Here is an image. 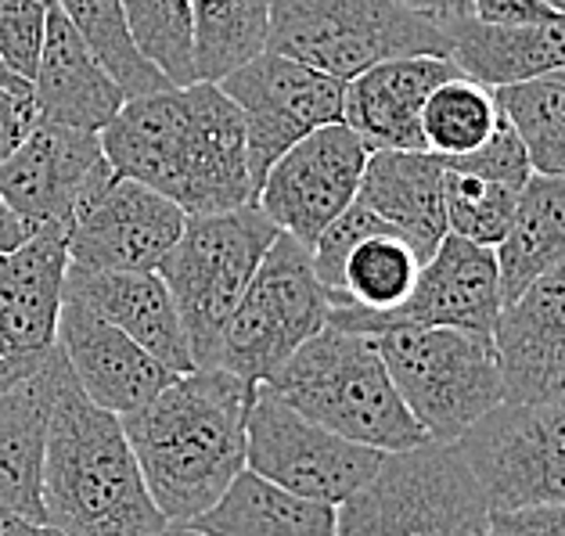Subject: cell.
Listing matches in <instances>:
<instances>
[{
	"mask_svg": "<svg viewBox=\"0 0 565 536\" xmlns=\"http://www.w3.org/2000/svg\"><path fill=\"white\" fill-rule=\"evenodd\" d=\"M102 148L116 176L159 191L188 216L256 202L245 122L220 84L167 87L122 101L102 130Z\"/></svg>",
	"mask_w": 565,
	"mask_h": 536,
	"instance_id": "1",
	"label": "cell"
},
{
	"mask_svg": "<svg viewBox=\"0 0 565 536\" xmlns=\"http://www.w3.org/2000/svg\"><path fill=\"white\" fill-rule=\"evenodd\" d=\"M253 400V382L224 367H191L119 418L151 501L170 526L210 512L245 472Z\"/></svg>",
	"mask_w": 565,
	"mask_h": 536,
	"instance_id": "2",
	"label": "cell"
},
{
	"mask_svg": "<svg viewBox=\"0 0 565 536\" xmlns=\"http://www.w3.org/2000/svg\"><path fill=\"white\" fill-rule=\"evenodd\" d=\"M44 518L65 536H156L170 526L151 501L113 410L90 404L62 356L44 450Z\"/></svg>",
	"mask_w": 565,
	"mask_h": 536,
	"instance_id": "3",
	"label": "cell"
},
{
	"mask_svg": "<svg viewBox=\"0 0 565 536\" xmlns=\"http://www.w3.org/2000/svg\"><path fill=\"white\" fill-rule=\"evenodd\" d=\"M264 386L299 415L361 447L396 453L425 443L422 425L393 386L375 335L324 324Z\"/></svg>",
	"mask_w": 565,
	"mask_h": 536,
	"instance_id": "4",
	"label": "cell"
},
{
	"mask_svg": "<svg viewBox=\"0 0 565 536\" xmlns=\"http://www.w3.org/2000/svg\"><path fill=\"white\" fill-rule=\"evenodd\" d=\"M278 235V224L256 202L184 219L181 238L156 270L177 302L195 367H216L231 313Z\"/></svg>",
	"mask_w": 565,
	"mask_h": 536,
	"instance_id": "5",
	"label": "cell"
},
{
	"mask_svg": "<svg viewBox=\"0 0 565 536\" xmlns=\"http://www.w3.org/2000/svg\"><path fill=\"white\" fill-rule=\"evenodd\" d=\"M490 507L454 443L385 453L375 475L335 507V536H472Z\"/></svg>",
	"mask_w": 565,
	"mask_h": 536,
	"instance_id": "6",
	"label": "cell"
},
{
	"mask_svg": "<svg viewBox=\"0 0 565 536\" xmlns=\"http://www.w3.org/2000/svg\"><path fill=\"white\" fill-rule=\"evenodd\" d=\"M390 378L411 418L433 443H458L504 400L493 332L476 328H404L375 335Z\"/></svg>",
	"mask_w": 565,
	"mask_h": 536,
	"instance_id": "7",
	"label": "cell"
},
{
	"mask_svg": "<svg viewBox=\"0 0 565 536\" xmlns=\"http://www.w3.org/2000/svg\"><path fill=\"white\" fill-rule=\"evenodd\" d=\"M267 51L296 58L335 79L404 54H444V25L404 8L399 0H270Z\"/></svg>",
	"mask_w": 565,
	"mask_h": 536,
	"instance_id": "8",
	"label": "cell"
},
{
	"mask_svg": "<svg viewBox=\"0 0 565 536\" xmlns=\"http://www.w3.org/2000/svg\"><path fill=\"white\" fill-rule=\"evenodd\" d=\"M328 310L332 302L313 274L310 249L281 231L231 313L216 367L264 386L302 342L328 324Z\"/></svg>",
	"mask_w": 565,
	"mask_h": 536,
	"instance_id": "9",
	"label": "cell"
},
{
	"mask_svg": "<svg viewBox=\"0 0 565 536\" xmlns=\"http://www.w3.org/2000/svg\"><path fill=\"white\" fill-rule=\"evenodd\" d=\"M490 512L565 504V396L487 410L458 443Z\"/></svg>",
	"mask_w": 565,
	"mask_h": 536,
	"instance_id": "10",
	"label": "cell"
},
{
	"mask_svg": "<svg viewBox=\"0 0 565 536\" xmlns=\"http://www.w3.org/2000/svg\"><path fill=\"white\" fill-rule=\"evenodd\" d=\"M245 432H249L245 469L278 483L281 490L332 507H339L353 490H361L385 458L382 450L361 447L299 415L267 386H256Z\"/></svg>",
	"mask_w": 565,
	"mask_h": 536,
	"instance_id": "11",
	"label": "cell"
},
{
	"mask_svg": "<svg viewBox=\"0 0 565 536\" xmlns=\"http://www.w3.org/2000/svg\"><path fill=\"white\" fill-rule=\"evenodd\" d=\"M220 90L242 112L249 173L253 187L259 191L267 170L296 141L328 127V122H342V90H347V84L321 73V68L264 51L220 79Z\"/></svg>",
	"mask_w": 565,
	"mask_h": 536,
	"instance_id": "12",
	"label": "cell"
},
{
	"mask_svg": "<svg viewBox=\"0 0 565 536\" xmlns=\"http://www.w3.org/2000/svg\"><path fill=\"white\" fill-rule=\"evenodd\" d=\"M501 310L504 299L493 249L461 235H447L422 264L415 288L399 307L382 313L332 307L328 310V324L361 335L404 332V328H476V332H493Z\"/></svg>",
	"mask_w": 565,
	"mask_h": 536,
	"instance_id": "13",
	"label": "cell"
},
{
	"mask_svg": "<svg viewBox=\"0 0 565 536\" xmlns=\"http://www.w3.org/2000/svg\"><path fill=\"white\" fill-rule=\"evenodd\" d=\"M108 176L113 167L105 159L102 133L36 119L22 144L0 162V199L30 235L36 231L65 235L79 202Z\"/></svg>",
	"mask_w": 565,
	"mask_h": 536,
	"instance_id": "14",
	"label": "cell"
},
{
	"mask_svg": "<svg viewBox=\"0 0 565 536\" xmlns=\"http://www.w3.org/2000/svg\"><path fill=\"white\" fill-rule=\"evenodd\" d=\"M367 156L371 148L347 122H328L274 162L259 181L256 205L278 231L310 249L321 231L356 199Z\"/></svg>",
	"mask_w": 565,
	"mask_h": 536,
	"instance_id": "15",
	"label": "cell"
},
{
	"mask_svg": "<svg viewBox=\"0 0 565 536\" xmlns=\"http://www.w3.org/2000/svg\"><path fill=\"white\" fill-rule=\"evenodd\" d=\"M188 213L130 176H108L79 202L65 231V259L84 270H156L181 238Z\"/></svg>",
	"mask_w": 565,
	"mask_h": 536,
	"instance_id": "16",
	"label": "cell"
},
{
	"mask_svg": "<svg viewBox=\"0 0 565 536\" xmlns=\"http://www.w3.org/2000/svg\"><path fill=\"white\" fill-rule=\"evenodd\" d=\"M65 267L62 231H36L0 253V393L36 375L58 346Z\"/></svg>",
	"mask_w": 565,
	"mask_h": 536,
	"instance_id": "17",
	"label": "cell"
},
{
	"mask_svg": "<svg viewBox=\"0 0 565 536\" xmlns=\"http://www.w3.org/2000/svg\"><path fill=\"white\" fill-rule=\"evenodd\" d=\"M501 389L512 404L565 396V259L533 278L493 324Z\"/></svg>",
	"mask_w": 565,
	"mask_h": 536,
	"instance_id": "18",
	"label": "cell"
},
{
	"mask_svg": "<svg viewBox=\"0 0 565 536\" xmlns=\"http://www.w3.org/2000/svg\"><path fill=\"white\" fill-rule=\"evenodd\" d=\"M54 339H58V353L65 356L87 400L119 418L145 407L151 396L177 378V371L156 361L130 335H122L119 328L94 318L90 310L76 307V302H62L58 335Z\"/></svg>",
	"mask_w": 565,
	"mask_h": 536,
	"instance_id": "19",
	"label": "cell"
},
{
	"mask_svg": "<svg viewBox=\"0 0 565 536\" xmlns=\"http://www.w3.org/2000/svg\"><path fill=\"white\" fill-rule=\"evenodd\" d=\"M461 68L444 54H404L347 79L342 122L371 151H429L422 137V108L444 79Z\"/></svg>",
	"mask_w": 565,
	"mask_h": 536,
	"instance_id": "20",
	"label": "cell"
},
{
	"mask_svg": "<svg viewBox=\"0 0 565 536\" xmlns=\"http://www.w3.org/2000/svg\"><path fill=\"white\" fill-rule=\"evenodd\" d=\"M62 302H76L94 318L119 328L177 375L195 367L181 313L159 270H84L68 264L62 278Z\"/></svg>",
	"mask_w": 565,
	"mask_h": 536,
	"instance_id": "21",
	"label": "cell"
},
{
	"mask_svg": "<svg viewBox=\"0 0 565 536\" xmlns=\"http://www.w3.org/2000/svg\"><path fill=\"white\" fill-rule=\"evenodd\" d=\"M30 84L36 119L87 133H102L127 101L58 4L47 8L44 51H40V65Z\"/></svg>",
	"mask_w": 565,
	"mask_h": 536,
	"instance_id": "22",
	"label": "cell"
},
{
	"mask_svg": "<svg viewBox=\"0 0 565 536\" xmlns=\"http://www.w3.org/2000/svg\"><path fill=\"white\" fill-rule=\"evenodd\" d=\"M356 202L382 216L422 259L444 242V159L436 151H371L356 187Z\"/></svg>",
	"mask_w": 565,
	"mask_h": 536,
	"instance_id": "23",
	"label": "cell"
},
{
	"mask_svg": "<svg viewBox=\"0 0 565 536\" xmlns=\"http://www.w3.org/2000/svg\"><path fill=\"white\" fill-rule=\"evenodd\" d=\"M62 375V353L54 346L51 361L8 393H0V512L22 518H44V450L47 415L54 386Z\"/></svg>",
	"mask_w": 565,
	"mask_h": 536,
	"instance_id": "24",
	"label": "cell"
},
{
	"mask_svg": "<svg viewBox=\"0 0 565 536\" xmlns=\"http://www.w3.org/2000/svg\"><path fill=\"white\" fill-rule=\"evenodd\" d=\"M444 33L450 62L490 90L551 76L565 65V15L526 25H487L468 15L444 25Z\"/></svg>",
	"mask_w": 565,
	"mask_h": 536,
	"instance_id": "25",
	"label": "cell"
},
{
	"mask_svg": "<svg viewBox=\"0 0 565 536\" xmlns=\"http://www.w3.org/2000/svg\"><path fill=\"white\" fill-rule=\"evenodd\" d=\"M188 526L205 536H335V507L245 469L224 497Z\"/></svg>",
	"mask_w": 565,
	"mask_h": 536,
	"instance_id": "26",
	"label": "cell"
},
{
	"mask_svg": "<svg viewBox=\"0 0 565 536\" xmlns=\"http://www.w3.org/2000/svg\"><path fill=\"white\" fill-rule=\"evenodd\" d=\"M493 256H498L504 307L519 299L533 278L565 259V176H530L519 191L512 227Z\"/></svg>",
	"mask_w": 565,
	"mask_h": 536,
	"instance_id": "27",
	"label": "cell"
},
{
	"mask_svg": "<svg viewBox=\"0 0 565 536\" xmlns=\"http://www.w3.org/2000/svg\"><path fill=\"white\" fill-rule=\"evenodd\" d=\"M422 264L425 259L415 253V245L399 238L393 227L367 231L342 256L328 302L356 313L393 310L411 296Z\"/></svg>",
	"mask_w": 565,
	"mask_h": 536,
	"instance_id": "28",
	"label": "cell"
},
{
	"mask_svg": "<svg viewBox=\"0 0 565 536\" xmlns=\"http://www.w3.org/2000/svg\"><path fill=\"white\" fill-rule=\"evenodd\" d=\"M270 0H191L195 84H220L267 51Z\"/></svg>",
	"mask_w": 565,
	"mask_h": 536,
	"instance_id": "29",
	"label": "cell"
},
{
	"mask_svg": "<svg viewBox=\"0 0 565 536\" xmlns=\"http://www.w3.org/2000/svg\"><path fill=\"white\" fill-rule=\"evenodd\" d=\"M54 4L62 8V15L79 33L87 51L102 62L105 73L116 79L127 101L170 87L167 76L134 44L122 0H54Z\"/></svg>",
	"mask_w": 565,
	"mask_h": 536,
	"instance_id": "30",
	"label": "cell"
},
{
	"mask_svg": "<svg viewBox=\"0 0 565 536\" xmlns=\"http://www.w3.org/2000/svg\"><path fill=\"white\" fill-rule=\"evenodd\" d=\"M498 122H501L498 94L476 84V79H468L465 73L444 79L422 108L425 148L444 159L476 151L498 130Z\"/></svg>",
	"mask_w": 565,
	"mask_h": 536,
	"instance_id": "31",
	"label": "cell"
},
{
	"mask_svg": "<svg viewBox=\"0 0 565 536\" xmlns=\"http://www.w3.org/2000/svg\"><path fill=\"white\" fill-rule=\"evenodd\" d=\"M498 105L512 122L530 170L544 176H565V84L555 76L522 79L512 87H498Z\"/></svg>",
	"mask_w": 565,
	"mask_h": 536,
	"instance_id": "32",
	"label": "cell"
},
{
	"mask_svg": "<svg viewBox=\"0 0 565 536\" xmlns=\"http://www.w3.org/2000/svg\"><path fill=\"white\" fill-rule=\"evenodd\" d=\"M444 159V156H439ZM519 191L512 184H501L493 176H482L472 170H458L444 162V213L447 231L461 235L487 249H498L501 238L512 227Z\"/></svg>",
	"mask_w": 565,
	"mask_h": 536,
	"instance_id": "33",
	"label": "cell"
},
{
	"mask_svg": "<svg viewBox=\"0 0 565 536\" xmlns=\"http://www.w3.org/2000/svg\"><path fill=\"white\" fill-rule=\"evenodd\" d=\"M127 25L141 54L170 87L195 84L191 62V0H122Z\"/></svg>",
	"mask_w": 565,
	"mask_h": 536,
	"instance_id": "34",
	"label": "cell"
},
{
	"mask_svg": "<svg viewBox=\"0 0 565 536\" xmlns=\"http://www.w3.org/2000/svg\"><path fill=\"white\" fill-rule=\"evenodd\" d=\"M51 4L47 0H0V62L22 79L36 76Z\"/></svg>",
	"mask_w": 565,
	"mask_h": 536,
	"instance_id": "35",
	"label": "cell"
},
{
	"mask_svg": "<svg viewBox=\"0 0 565 536\" xmlns=\"http://www.w3.org/2000/svg\"><path fill=\"white\" fill-rule=\"evenodd\" d=\"M482 536H565V504H533L490 512Z\"/></svg>",
	"mask_w": 565,
	"mask_h": 536,
	"instance_id": "36",
	"label": "cell"
},
{
	"mask_svg": "<svg viewBox=\"0 0 565 536\" xmlns=\"http://www.w3.org/2000/svg\"><path fill=\"white\" fill-rule=\"evenodd\" d=\"M555 15L562 11L547 8L544 0H472V19L487 25H526Z\"/></svg>",
	"mask_w": 565,
	"mask_h": 536,
	"instance_id": "37",
	"label": "cell"
},
{
	"mask_svg": "<svg viewBox=\"0 0 565 536\" xmlns=\"http://www.w3.org/2000/svg\"><path fill=\"white\" fill-rule=\"evenodd\" d=\"M33 122H36V112H33L30 98H19V94H11V90H0V162L22 144V137L30 133Z\"/></svg>",
	"mask_w": 565,
	"mask_h": 536,
	"instance_id": "38",
	"label": "cell"
},
{
	"mask_svg": "<svg viewBox=\"0 0 565 536\" xmlns=\"http://www.w3.org/2000/svg\"><path fill=\"white\" fill-rule=\"evenodd\" d=\"M399 4L418 11L425 19H433L436 25H450L472 15V0H399Z\"/></svg>",
	"mask_w": 565,
	"mask_h": 536,
	"instance_id": "39",
	"label": "cell"
},
{
	"mask_svg": "<svg viewBox=\"0 0 565 536\" xmlns=\"http://www.w3.org/2000/svg\"><path fill=\"white\" fill-rule=\"evenodd\" d=\"M0 536H65V533L54 529L51 522H36V518L0 512Z\"/></svg>",
	"mask_w": 565,
	"mask_h": 536,
	"instance_id": "40",
	"label": "cell"
},
{
	"mask_svg": "<svg viewBox=\"0 0 565 536\" xmlns=\"http://www.w3.org/2000/svg\"><path fill=\"white\" fill-rule=\"evenodd\" d=\"M30 238V231L22 227V219L15 216L4 205V199H0V253H11V249H19V245Z\"/></svg>",
	"mask_w": 565,
	"mask_h": 536,
	"instance_id": "41",
	"label": "cell"
},
{
	"mask_svg": "<svg viewBox=\"0 0 565 536\" xmlns=\"http://www.w3.org/2000/svg\"><path fill=\"white\" fill-rule=\"evenodd\" d=\"M0 90H11V94H19V98H30L33 101V84H30V79H22V76L11 73L4 62H0Z\"/></svg>",
	"mask_w": 565,
	"mask_h": 536,
	"instance_id": "42",
	"label": "cell"
},
{
	"mask_svg": "<svg viewBox=\"0 0 565 536\" xmlns=\"http://www.w3.org/2000/svg\"><path fill=\"white\" fill-rule=\"evenodd\" d=\"M156 536H205V533H199L195 526H167V529L156 533Z\"/></svg>",
	"mask_w": 565,
	"mask_h": 536,
	"instance_id": "43",
	"label": "cell"
},
{
	"mask_svg": "<svg viewBox=\"0 0 565 536\" xmlns=\"http://www.w3.org/2000/svg\"><path fill=\"white\" fill-rule=\"evenodd\" d=\"M544 4H547V8H555V11H562V15H565V0H544Z\"/></svg>",
	"mask_w": 565,
	"mask_h": 536,
	"instance_id": "44",
	"label": "cell"
},
{
	"mask_svg": "<svg viewBox=\"0 0 565 536\" xmlns=\"http://www.w3.org/2000/svg\"><path fill=\"white\" fill-rule=\"evenodd\" d=\"M551 76H555V79H562V84H565V65L558 68V73H551Z\"/></svg>",
	"mask_w": 565,
	"mask_h": 536,
	"instance_id": "45",
	"label": "cell"
},
{
	"mask_svg": "<svg viewBox=\"0 0 565 536\" xmlns=\"http://www.w3.org/2000/svg\"><path fill=\"white\" fill-rule=\"evenodd\" d=\"M482 533H487V529H482ZM482 533H472V536H482Z\"/></svg>",
	"mask_w": 565,
	"mask_h": 536,
	"instance_id": "46",
	"label": "cell"
},
{
	"mask_svg": "<svg viewBox=\"0 0 565 536\" xmlns=\"http://www.w3.org/2000/svg\"><path fill=\"white\" fill-rule=\"evenodd\" d=\"M47 4H51V0H47Z\"/></svg>",
	"mask_w": 565,
	"mask_h": 536,
	"instance_id": "47",
	"label": "cell"
}]
</instances>
